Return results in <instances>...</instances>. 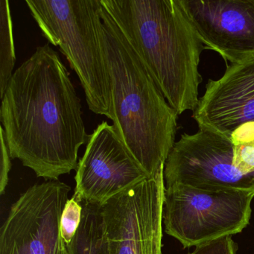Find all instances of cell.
<instances>
[{"mask_svg": "<svg viewBox=\"0 0 254 254\" xmlns=\"http://www.w3.org/2000/svg\"><path fill=\"white\" fill-rule=\"evenodd\" d=\"M1 99L11 159L46 181L76 170L78 151L90 135L69 72L50 44L38 47L16 69Z\"/></svg>", "mask_w": 254, "mask_h": 254, "instance_id": "1", "label": "cell"}, {"mask_svg": "<svg viewBox=\"0 0 254 254\" xmlns=\"http://www.w3.org/2000/svg\"><path fill=\"white\" fill-rule=\"evenodd\" d=\"M178 115L198 104L204 46L181 0H100Z\"/></svg>", "mask_w": 254, "mask_h": 254, "instance_id": "2", "label": "cell"}, {"mask_svg": "<svg viewBox=\"0 0 254 254\" xmlns=\"http://www.w3.org/2000/svg\"><path fill=\"white\" fill-rule=\"evenodd\" d=\"M101 14L102 46L111 79L113 126L151 178L164 169L175 145L178 114L103 6Z\"/></svg>", "mask_w": 254, "mask_h": 254, "instance_id": "3", "label": "cell"}, {"mask_svg": "<svg viewBox=\"0 0 254 254\" xmlns=\"http://www.w3.org/2000/svg\"><path fill=\"white\" fill-rule=\"evenodd\" d=\"M26 3L44 38L59 47L79 78L89 109L111 120L100 0H26Z\"/></svg>", "mask_w": 254, "mask_h": 254, "instance_id": "4", "label": "cell"}, {"mask_svg": "<svg viewBox=\"0 0 254 254\" xmlns=\"http://www.w3.org/2000/svg\"><path fill=\"white\" fill-rule=\"evenodd\" d=\"M254 190H206L165 186V232L184 248L241 233L249 224Z\"/></svg>", "mask_w": 254, "mask_h": 254, "instance_id": "5", "label": "cell"}, {"mask_svg": "<svg viewBox=\"0 0 254 254\" xmlns=\"http://www.w3.org/2000/svg\"><path fill=\"white\" fill-rule=\"evenodd\" d=\"M164 191L163 169L101 205L109 254H162Z\"/></svg>", "mask_w": 254, "mask_h": 254, "instance_id": "6", "label": "cell"}, {"mask_svg": "<svg viewBox=\"0 0 254 254\" xmlns=\"http://www.w3.org/2000/svg\"><path fill=\"white\" fill-rule=\"evenodd\" d=\"M71 188L59 181L29 187L11 205L0 233V254H69L61 221Z\"/></svg>", "mask_w": 254, "mask_h": 254, "instance_id": "7", "label": "cell"}, {"mask_svg": "<svg viewBox=\"0 0 254 254\" xmlns=\"http://www.w3.org/2000/svg\"><path fill=\"white\" fill-rule=\"evenodd\" d=\"M165 186L206 190H254V175H244L233 165L230 138L199 129L175 142L163 169Z\"/></svg>", "mask_w": 254, "mask_h": 254, "instance_id": "8", "label": "cell"}, {"mask_svg": "<svg viewBox=\"0 0 254 254\" xmlns=\"http://www.w3.org/2000/svg\"><path fill=\"white\" fill-rule=\"evenodd\" d=\"M73 195L80 202L103 204L119 193L149 178L133 158L114 126L103 122L89 136L78 161Z\"/></svg>", "mask_w": 254, "mask_h": 254, "instance_id": "9", "label": "cell"}, {"mask_svg": "<svg viewBox=\"0 0 254 254\" xmlns=\"http://www.w3.org/2000/svg\"><path fill=\"white\" fill-rule=\"evenodd\" d=\"M204 48L230 64L254 57V0H181Z\"/></svg>", "mask_w": 254, "mask_h": 254, "instance_id": "10", "label": "cell"}, {"mask_svg": "<svg viewBox=\"0 0 254 254\" xmlns=\"http://www.w3.org/2000/svg\"><path fill=\"white\" fill-rule=\"evenodd\" d=\"M227 65L221 78L208 81L192 117L199 129L230 138L238 127L254 122V57Z\"/></svg>", "mask_w": 254, "mask_h": 254, "instance_id": "11", "label": "cell"}, {"mask_svg": "<svg viewBox=\"0 0 254 254\" xmlns=\"http://www.w3.org/2000/svg\"><path fill=\"white\" fill-rule=\"evenodd\" d=\"M82 217L78 231L67 245L69 254H109L105 232L102 206L81 202Z\"/></svg>", "mask_w": 254, "mask_h": 254, "instance_id": "12", "label": "cell"}, {"mask_svg": "<svg viewBox=\"0 0 254 254\" xmlns=\"http://www.w3.org/2000/svg\"><path fill=\"white\" fill-rule=\"evenodd\" d=\"M16 56L9 2L0 0V97L12 76Z\"/></svg>", "mask_w": 254, "mask_h": 254, "instance_id": "13", "label": "cell"}, {"mask_svg": "<svg viewBox=\"0 0 254 254\" xmlns=\"http://www.w3.org/2000/svg\"><path fill=\"white\" fill-rule=\"evenodd\" d=\"M233 165L244 175H254V122L238 127L230 136Z\"/></svg>", "mask_w": 254, "mask_h": 254, "instance_id": "14", "label": "cell"}, {"mask_svg": "<svg viewBox=\"0 0 254 254\" xmlns=\"http://www.w3.org/2000/svg\"><path fill=\"white\" fill-rule=\"evenodd\" d=\"M82 203L74 195L66 203L61 221V230L66 245L72 242L78 231L82 217Z\"/></svg>", "mask_w": 254, "mask_h": 254, "instance_id": "15", "label": "cell"}, {"mask_svg": "<svg viewBox=\"0 0 254 254\" xmlns=\"http://www.w3.org/2000/svg\"><path fill=\"white\" fill-rule=\"evenodd\" d=\"M236 252L237 245L232 236H226L198 245L190 254H236Z\"/></svg>", "mask_w": 254, "mask_h": 254, "instance_id": "16", "label": "cell"}, {"mask_svg": "<svg viewBox=\"0 0 254 254\" xmlns=\"http://www.w3.org/2000/svg\"><path fill=\"white\" fill-rule=\"evenodd\" d=\"M1 139V163H0V194H3L8 183V175L11 168V156L4 134L3 127H0Z\"/></svg>", "mask_w": 254, "mask_h": 254, "instance_id": "17", "label": "cell"}]
</instances>
